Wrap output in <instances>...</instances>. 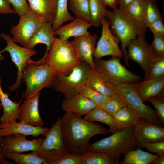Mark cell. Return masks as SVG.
Masks as SVG:
<instances>
[{
    "instance_id": "obj_1",
    "label": "cell",
    "mask_w": 164,
    "mask_h": 164,
    "mask_svg": "<svg viewBox=\"0 0 164 164\" xmlns=\"http://www.w3.org/2000/svg\"><path fill=\"white\" fill-rule=\"evenodd\" d=\"M60 120L64 142L70 152L83 153L87 151L92 137L108 133L103 126L70 112H66Z\"/></svg>"
},
{
    "instance_id": "obj_2",
    "label": "cell",
    "mask_w": 164,
    "mask_h": 164,
    "mask_svg": "<svg viewBox=\"0 0 164 164\" xmlns=\"http://www.w3.org/2000/svg\"><path fill=\"white\" fill-rule=\"evenodd\" d=\"M106 18L108 20L112 32L121 42V50L125 61L126 65L129 66L127 48L138 36L145 37L146 29L143 23L132 20L123 10L117 7L108 10Z\"/></svg>"
},
{
    "instance_id": "obj_3",
    "label": "cell",
    "mask_w": 164,
    "mask_h": 164,
    "mask_svg": "<svg viewBox=\"0 0 164 164\" xmlns=\"http://www.w3.org/2000/svg\"><path fill=\"white\" fill-rule=\"evenodd\" d=\"M81 62L71 42L56 37L45 60V63L53 73L59 76L69 74Z\"/></svg>"
},
{
    "instance_id": "obj_4",
    "label": "cell",
    "mask_w": 164,
    "mask_h": 164,
    "mask_svg": "<svg viewBox=\"0 0 164 164\" xmlns=\"http://www.w3.org/2000/svg\"><path fill=\"white\" fill-rule=\"evenodd\" d=\"M135 126L124 128L107 138L90 144L87 151L107 154L114 164H119L121 155L133 149L138 143L133 135Z\"/></svg>"
},
{
    "instance_id": "obj_5",
    "label": "cell",
    "mask_w": 164,
    "mask_h": 164,
    "mask_svg": "<svg viewBox=\"0 0 164 164\" xmlns=\"http://www.w3.org/2000/svg\"><path fill=\"white\" fill-rule=\"evenodd\" d=\"M29 60L22 75V79L26 84V89L22 94L25 99L39 92L44 88L52 87L56 76L46 63L37 65Z\"/></svg>"
},
{
    "instance_id": "obj_6",
    "label": "cell",
    "mask_w": 164,
    "mask_h": 164,
    "mask_svg": "<svg viewBox=\"0 0 164 164\" xmlns=\"http://www.w3.org/2000/svg\"><path fill=\"white\" fill-rule=\"evenodd\" d=\"M120 58L112 56L104 60L95 59L94 70L106 80L113 84H137L141 82V76L129 71L120 62Z\"/></svg>"
},
{
    "instance_id": "obj_7",
    "label": "cell",
    "mask_w": 164,
    "mask_h": 164,
    "mask_svg": "<svg viewBox=\"0 0 164 164\" xmlns=\"http://www.w3.org/2000/svg\"><path fill=\"white\" fill-rule=\"evenodd\" d=\"M42 136L45 138L39 149L34 152L48 164H53L64 155L70 152L64 142L60 118Z\"/></svg>"
},
{
    "instance_id": "obj_8",
    "label": "cell",
    "mask_w": 164,
    "mask_h": 164,
    "mask_svg": "<svg viewBox=\"0 0 164 164\" xmlns=\"http://www.w3.org/2000/svg\"><path fill=\"white\" fill-rule=\"evenodd\" d=\"M91 68L85 62L74 68L69 74L65 76H55L52 87L63 94L65 99L70 98L78 94V90L85 81Z\"/></svg>"
},
{
    "instance_id": "obj_9",
    "label": "cell",
    "mask_w": 164,
    "mask_h": 164,
    "mask_svg": "<svg viewBox=\"0 0 164 164\" xmlns=\"http://www.w3.org/2000/svg\"><path fill=\"white\" fill-rule=\"evenodd\" d=\"M138 84H113L115 86L118 92L124 98L127 106L134 111L139 118L163 126V123L157 116L155 111L150 107L144 104L138 94L137 90Z\"/></svg>"
},
{
    "instance_id": "obj_10",
    "label": "cell",
    "mask_w": 164,
    "mask_h": 164,
    "mask_svg": "<svg viewBox=\"0 0 164 164\" xmlns=\"http://www.w3.org/2000/svg\"><path fill=\"white\" fill-rule=\"evenodd\" d=\"M0 37L5 40L7 44L6 47L0 51V60L4 58L2 53L7 52L10 54L11 60L15 64L18 69L16 81L14 84L9 88V91H12L19 88L22 84L23 69L31 57L36 54L38 52L33 49H31L19 46L7 34L2 33L0 34Z\"/></svg>"
},
{
    "instance_id": "obj_11",
    "label": "cell",
    "mask_w": 164,
    "mask_h": 164,
    "mask_svg": "<svg viewBox=\"0 0 164 164\" xmlns=\"http://www.w3.org/2000/svg\"><path fill=\"white\" fill-rule=\"evenodd\" d=\"M19 17L18 23L11 27L10 33L14 42L25 47L45 20L32 10Z\"/></svg>"
},
{
    "instance_id": "obj_12",
    "label": "cell",
    "mask_w": 164,
    "mask_h": 164,
    "mask_svg": "<svg viewBox=\"0 0 164 164\" xmlns=\"http://www.w3.org/2000/svg\"><path fill=\"white\" fill-rule=\"evenodd\" d=\"M145 37L138 36L128 46L127 56L137 63L145 73L144 79L148 76L152 64L156 58Z\"/></svg>"
},
{
    "instance_id": "obj_13",
    "label": "cell",
    "mask_w": 164,
    "mask_h": 164,
    "mask_svg": "<svg viewBox=\"0 0 164 164\" xmlns=\"http://www.w3.org/2000/svg\"><path fill=\"white\" fill-rule=\"evenodd\" d=\"M101 24L102 26L101 36L96 47L93 56L95 59L107 56H112L121 58L123 53L119 47V40L112 32L108 19L104 18Z\"/></svg>"
},
{
    "instance_id": "obj_14",
    "label": "cell",
    "mask_w": 164,
    "mask_h": 164,
    "mask_svg": "<svg viewBox=\"0 0 164 164\" xmlns=\"http://www.w3.org/2000/svg\"><path fill=\"white\" fill-rule=\"evenodd\" d=\"M133 135L138 144L164 141V127L139 118L135 126Z\"/></svg>"
},
{
    "instance_id": "obj_15",
    "label": "cell",
    "mask_w": 164,
    "mask_h": 164,
    "mask_svg": "<svg viewBox=\"0 0 164 164\" xmlns=\"http://www.w3.org/2000/svg\"><path fill=\"white\" fill-rule=\"evenodd\" d=\"M40 92L25 99L20 106L18 119L20 121L36 127H42L43 122L39 110V101Z\"/></svg>"
},
{
    "instance_id": "obj_16",
    "label": "cell",
    "mask_w": 164,
    "mask_h": 164,
    "mask_svg": "<svg viewBox=\"0 0 164 164\" xmlns=\"http://www.w3.org/2000/svg\"><path fill=\"white\" fill-rule=\"evenodd\" d=\"M97 38L96 34L90 33L75 37L70 42L76 49L80 60L87 63L94 70L95 65L93 56Z\"/></svg>"
},
{
    "instance_id": "obj_17",
    "label": "cell",
    "mask_w": 164,
    "mask_h": 164,
    "mask_svg": "<svg viewBox=\"0 0 164 164\" xmlns=\"http://www.w3.org/2000/svg\"><path fill=\"white\" fill-rule=\"evenodd\" d=\"M24 135L15 134L5 137L6 153H22L36 151L39 148L44 138H39L28 140Z\"/></svg>"
},
{
    "instance_id": "obj_18",
    "label": "cell",
    "mask_w": 164,
    "mask_h": 164,
    "mask_svg": "<svg viewBox=\"0 0 164 164\" xmlns=\"http://www.w3.org/2000/svg\"><path fill=\"white\" fill-rule=\"evenodd\" d=\"M49 129L47 128L29 125L22 121H9L0 123V136L4 137L11 134H19L26 136L31 135L38 137L43 135Z\"/></svg>"
},
{
    "instance_id": "obj_19",
    "label": "cell",
    "mask_w": 164,
    "mask_h": 164,
    "mask_svg": "<svg viewBox=\"0 0 164 164\" xmlns=\"http://www.w3.org/2000/svg\"><path fill=\"white\" fill-rule=\"evenodd\" d=\"M97 106L92 101L79 93L65 99L62 105V109L66 112H70L80 117L87 114Z\"/></svg>"
},
{
    "instance_id": "obj_20",
    "label": "cell",
    "mask_w": 164,
    "mask_h": 164,
    "mask_svg": "<svg viewBox=\"0 0 164 164\" xmlns=\"http://www.w3.org/2000/svg\"><path fill=\"white\" fill-rule=\"evenodd\" d=\"M92 26L90 22L76 18L70 23L60 26L54 33L60 39L67 40L71 37L75 38L90 34L88 29Z\"/></svg>"
},
{
    "instance_id": "obj_21",
    "label": "cell",
    "mask_w": 164,
    "mask_h": 164,
    "mask_svg": "<svg viewBox=\"0 0 164 164\" xmlns=\"http://www.w3.org/2000/svg\"><path fill=\"white\" fill-rule=\"evenodd\" d=\"M53 25L48 22H44L40 28L30 40L28 45L25 47L29 49H33L37 44H44L46 45L47 49L43 57L40 60L43 62H45L50 45L55 37L52 28Z\"/></svg>"
},
{
    "instance_id": "obj_22",
    "label": "cell",
    "mask_w": 164,
    "mask_h": 164,
    "mask_svg": "<svg viewBox=\"0 0 164 164\" xmlns=\"http://www.w3.org/2000/svg\"><path fill=\"white\" fill-rule=\"evenodd\" d=\"M31 10L43 18L45 22L53 24L57 10V0H27Z\"/></svg>"
},
{
    "instance_id": "obj_23",
    "label": "cell",
    "mask_w": 164,
    "mask_h": 164,
    "mask_svg": "<svg viewBox=\"0 0 164 164\" xmlns=\"http://www.w3.org/2000/svg\"><path fill=\"white\" fill-rule=\"evenodd\" d=\"M164 77L143 80L137 85V90L144 102L150 98L163 95Z\"/></svg>"
},
{
    "instance_id": "obj_24",
    "label": "cell",
    "mask_w": 164,
    "mask_h": 164,
    "mask_svg": "<svg viewBox=\"0 0 164 164\" xmlns=\"http://www.w3.org/2000/svg\"><path fill=\"white\" fill-rule=\"evenodd\" d=\"M84 84L109 97L118 92L114 84L106 80L92 68L89 72Z\"/></svg>"
},
{
    "instance_id": "obj_25",
    "label": "cell",
    "mask_w": 164,
    "mask_h": 164,
    "mask_svg": "<svg viewBox=\"0 0 164 164\" xmlns=\"http://www.w3.org/2000/svg\"><path fill=\"white\" fill-rule=\"evenodd\" d=\"M1 78L0 75V100L3 108V114L0 118V123L9 121H16L18 114L22 97L18 102L13 101L9 98V94L5 93L1 87Z\"/></svg>"
},
{
    "instance_id": "obj_26",
    "label": "cell",
    "mask_w": 164,
    "mask_h": 164,
    "mask_svg": "<svg viewBox=\"0 0 164 164\" xmlns=\"http://www.w3.org/2000/svg\"><path fill=\"white\" fill-rule=\"evenodd\" d=\"M84 119L89 121H97L108 125L109 127V131L112 134L124 129L118 124L112 115L99 106L85 115Z\"/></svg>"
},
{
    "instance_id": "obj_27",
    "label": "cell",
    "mask_w": 164,
    "mask_h": 164,
    "mask_svg": "<svg viewBox=\"0 0 164 164\" xmlns=\"http://www.w3.org/2000/svg\"><path fill=\"white\" fill-rule=\"evenodd\" d=\"M156 155L144 151L140 149L131 150L126 153L121 164H150L158 157Z\"/></svg>"
},
{
    "instance_id": "obj_28",
    "label": "cell",
    "mask_w": 164,
    "mask_h": 164,
    "mask_svg": "<svg viewBox=\"0 0 164 164\" xmlns=\"http://www.w3.org/2000/svg\"><path fill=\"white\" fill-rule=\"evenodd\" d=\"M91 18V23L95 27L99 26L103 19L106 18L108 10L102 0H88Z\"/></svg>"
},
{
    "instance_id": "obj_29",
    "label": "cell",
    "mask_w": 164,
    "mask_h": 164,
    "mask_svg": "<svg viewBox=\"0 0 164 164\" xmlns=\"http://www.w3.org/2000/svg\"><path fill=\"white\" fill-rule=\"evenodd\" d=\"M113 116L123 128L135 126L139 118L134 111L127 106L121 109Z\"/></svg>"
},
{
    "instance_id": "obj_30",
    "label": "cell",
    "mask_w": 164,
    "mask_h": 164,
    "mask_svg": "<svg viewBox=\"0 0 164 164\" xmlns=\"http://www.w3.org/2000/svg\"><path fill=\"white\" fill-rule=\"evenodd\" d=\"M122 10L132 20L143 23L146 13L145 0H134L125 9Z\"/></svg>"
},
{
    "instance_id": "obj_31",
    "label": "cell",
    "mask_w": 164,
    "mask_h": 164,
    "mask_svg": "<svg viewBox=\"0 0 164 164\" xmlns=\"http://www.w3.org/2000/svg\"><path fill=\"white\" fill-rule=\"evenodd\" d=\"M6 158L13 160L17 164H48L34 152L29 154L22 153H7Z\"/></svg>"
},
{
    "instance_id": "obj_32",
    "label": "cell",
    "mask_w": 164,
    "mask_h": 164,
    "mask_svg": "<svg viewBox=\"0 0 164 164\" xmlns=\"http://www.w3.org/2000/svg\"><path fill=\"white\" fill-rule=\"evenodd\" d=\"M68 0H57V12L52 26L54 31L63 23L75 19L68 11Z\"/></svg>"
},
{
    "instance_id": "obj_33",
    "label": "cell",
    "mask_w": 164,
    "mask_h": 164,
    "mask_svg": "<svg viewBox=\"0 0 164 164\" xmlns=\"http://www.w3.org/2000/svg\"><path fill=\"white\" fill-rule=\"evenodd\" d=\"M70 9L76 18L91 23V18L88 0L70 1Z\"/></svg>"
},
{
    "instance_id": "obj_34",
    "label": "cell",
    "mask_w": 164,
    "mask_h": 164,
    "mask_svg": "<svg viewBox=\"0 0 164 164\" xmlns=\"http://www.w3.org/2000/svg\"><path fill=\"white\" fill-rule=\"evenodd\" d=\"M81 155L80 164H114L109 156L104 153L87 151Z\"/></svg>"
},
{
    "instance_id": "obj_35",
    "label": "cell",
    "mask_w": 164,
    "mask_h": 164,
    "mask_svg": "<svg viewBox=\"0 0 164 164\" xmlns=\"http://www.w3.org/2000/svg\"><path fill=\"white\" fill-rule=\"evenodd\" d=\"M78 92L96 103L98 106L102 108L109 97L104 95L84 84L78 89Z\"/></svg>"
},
{
    "instance_id": "obj_36",
    "label": "cell",
    "mask_w": 164,
    "mask_h": 164,
    "mask_svg": "<svg viewBox=\"0 0 164 164\" xmlns=\"http://www.w3.org/2000/svg\"><path fill=\"white\" fill-rule=\"evenodd\" d=\"M126 106L127 103L124 98L118 92L109 97L102 108L113 116L121 109Z\"/></svg>"
},
{
    "instance_id": "obj_37",
    "label": "cell",
    "mask_w": 164,
    "mask_h": 164,
    "mask_svg": "<svg viewBox=\"0 0 164 164\" xmlns=\"http://www.w3.org/2000/svg\"><path fill=\"white\" fill-rule=\"evenodd\" d=\"M146 10L145 18L143 23L146 29L156 20L162 18L155 0H145Z\"/></svg>"
},
{
    "instance_id": "obj_38",
    "label": "cell",
    "mask_w": 164,
    "mask_h": 164,
    "mask_svg": "<svg viewBox=\"0 0 164 164\" xmlns=\"http://www.w3.org/2000/svg\"><path fill=\"white\" fill-rule=\"evenodd\" d=\"M164 77V57H156L147 77L143 80Z\"/></svg>"
},
{
    "instance_id": "obj_39",
    "label": "cell",
    "mask_w": 164,
    "mask_h": 164,
    "mask_svg": "<svg viewBox=\"0 0 164 164\" xmlns=\"http://www.w3.org/2000/svg\"><path fill=\"white\" fill-rule=\"evenodd\" d=\"M153 34V39L150 44L152 50L156 57H164V35Z\"/></svg>"
},
{
    "instance_id": "obj_40",
    "label": "cell",
    "mask_w": 164,
    "mask_h": 164,
    "mask_svg": "<svg viewBox=\"0 0 164 164\" xmlns=\"http://www.w3.org/2000/svg\"><path fill=\"white\" fill-rule=\"evenodd\" d=\"M147 101L155 107L156 114L163 124L164 123V98L163 95L148 98Z\"/></svg>"
},
{
    "instance_id": "obj_41",
    "label": "cell",
    "mask_w": 164,
    "mask_h": 164,
    "mask_svg": "<svg viewBox=\"0 0 164 164\" xmlns=\"http://www.w3.org/2000/svg\"><path fill=\"white\" fill-rule=\"evenodd\" d=\"M137 146L139 148H145L159 156L164 155V141L141 143Z\"/></svg>"
},
{
    "instance_id": "obj_42",
    "label": "cell",
    "mask_w": 164,
    "mask_h": 164,
    "mask_svg": "<svg viewBox=\"0 0 164 164\" xmlns=\"http://www.w3.org/2000/svg\"><path fill=\"white\" fill-rule=\"evenodd\" d=\"M81 154L69 152L55 161L53 164H80Z\"/></svg>"
},
{
    "instance_id": "obj_43",
    "label": "cell",
    "mask_w": 164,
    "mask_h": 164,
    "mask_svg": "<svg viewBox=\"0 0 164 164\" xmlns=\"http://www.w3.org/2000/svg\"><path fill=\"white\" fill-rule=\"evenodd\" d=\"M11 4L13 9L19 16L24 15L31 10L26 0H8Z\"/></svg>"
},
{
    "instance_id": "obj_44",
    "label": "cell",
    "mask_w": 164,
    "mask_h": 164,
    "mask_svg": "<svg viewBox=\"0 0 164 164\" xmlns=\"http://www.w3.org/2000/svg\"><path fill=\"white\" fill-rule=\"evenodd\" d=\"M163 18L159 19L151 24L148 27L153 34H158L164 35V25Z\"/></svg>"
},
{
    "instance_id": "obj_45",
    "label": "cell",
    "mask_w": 164,
    "mask_h": 164,
    "mask_svg": "<svg viewBox=\"0 0 164 164\" xmlns=\"http://www.w3.org/2000/svg\"><path fill=\"white\" fill-rule=\"evenodd\" d=\"M5 153V139L0 136V164H13V162L6 160Z\"/></svg>"
},
{
    "instance_id": "obj_46",
    "label": "cell",
    "mask_w": 164,
    "mask_h": 164,
    "mask_svg": "<svg viewBox=\"0 0 164 164\" xmlns=\"http://www.w3.org/2000/svg\"><path fill=\"white\" fill-rule=\"evenodd\" d=\"M10 4L8 0H0V14L15 13Z\"/></svg>"
},
{
    "instance_id": "obj_47",
    "label": "cell",
    "mask_w": 164,
    "mask_h": 164,
    "mask_svg": "<svg viewBox=\"0 0 164 164\" xmlns=\"http://www.w3.org/2000/svg\"><path fill=\"white\" fill-rule=\"evenodd\" d=\"M104 4L106 6L112 9L117 8L118 5V0H102Z\"/></svg>"
},
{
    "instance_id": "obj_48",
    "label": "cell",
    "mask_w": 164,
    "mask_h": 164,
    "mask_svg": "<svg viewBox=\"0 0 164 164\" xmlns=\"http://www.w3.org/2000/svg\"><path fill=\"white\" fill-rule=\"evenodd\" d=\"M134 0H118L119 8L124 10L128 5Z\"/></svg>"
},
{
    "instance_id": "obj_49",
    "label": "cell",
    "mask_w": 164,
    "mask_h": 164,
    "mask_svg": "<svg viewBox=\"0 0 164 164\" xmlns=\"http://www.w3.org/2000/svg\"><path fill=\"white\" fill-rule=\"evenodd\" d=\"M152 164H164V155L159 156L152 162Z\"/></svg>"
},
{
    "instance_id": "obj_50",
    "label": "cell",
    "mask_w": 164,
    "mask_h": 164,
    "mask_svg": "<svg viewBox=\"0 0 164 164\" xmlns=\"http://www.w3.org/2000/svg\"><path fill=\"white\" fill-rule=\"evenodd\" d=\"M2 104L1 103V102L0 101V109H1L2 108Z\"/></svg>"
},
{
    "instance_id": "obj_51",
    "label": "cell",
    "mask_w": 164,
    "mask_h": 164,
    "mask_svg": "<svg viewBox=\"0 0 164 164\" xmlns=\"http://www.w3.org/2000/svg\"><path fill=\"white\" fill-rule=\"evenodd\" d=\"M70 1H76V0H69Z\"/></svg>"
}]
</instances>
